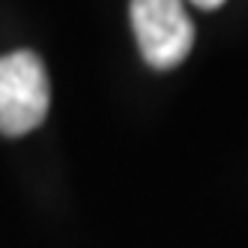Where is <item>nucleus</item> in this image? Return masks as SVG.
<instances>
[{
  "label": "nucleus",
  "instance_id": "1",
  "mask_svg": "<svg viewBox=\"0 0 248 248\" xmlns=\"http://www.w3.org/2000/svg\"><path fill=\"white\" fill-rule=\"evenodd\" d=\"M48 114V75L33 51L0 57V132L27 135Z\"/></svg>",
  "mask_w": 248,
  "mask_h": 248
},
{
  "label": "nucleus",
  "instance_id": "2",
  "mask_svg": "<svg viewBox=\"0 0 248 248\" xmlns=\"http://www.w3.org/2000/svg\"><path fill=\"white\" fill-rule=\"evenodd\" d=\"M132 27L153 69L180 66L194 42V24L180 0H132Z\"/></svg>",
  "mask_w": 248,
  "mask_h": 248
},
{
  "label": "nucleus",
  "instance_id": "3",
  "mask_svg": "<svg viewBox=\"0 0 248 248\" xmlns=\"http://www.w3.org/2000/svg\"><path fill=\"white\" fill-rule=\"evenodd\" d=\"M191 3H194V6H201V9H218L224 0H191Z\"/></svg>",
  "mask_w": 248,
  "mask_h": 248
}]
</instances>
